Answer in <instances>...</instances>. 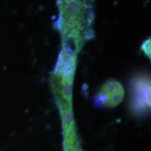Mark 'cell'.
<instances>
[{"label":"cell","instance_id":"cell-2","mask_svg":"<svg viewBox=\"0 0 151 151\" xmlns=\"http://www.w3.org/2000/svg\"><path fill=\"white\" fill-rule=\"evenodd\" d=\"M150 81L147 77H139L133 83L134 107L139 111L150 106Z\"/></svg>","mask_w":151,"mask_h":151},{"label":"cell","instance_id":"cell-1","mask_svg":"<svg viewBox=\"0 0 151 151\" xmlns=\"http://www.w3.org/2000/svg\"><path fill=\"white\" fill-rule=\"evenodd\" d=\"M123 88L118 81L109 80L105 83L95 98L96 104L104 107H113L122 101Z\"/></svg>","mask_w":151,"mask_h":151},{"label":"cell","instance_id":"cell-3","mask_svg":"<svg viewBox=\"0 0 151 151\" xmlns=\"http://www.w3.org/2000/svg\"><path fill=\"white\" fill-rule=\"evenodd\" d=\"M150 40L146 41V42L143 44V46H142L143 50H144V52H146V54H147V55H148V53L150 54V51L148 50V48L150 49Z\"/></svg>","mask_w":151,"mask_h":151}]
</instances>
